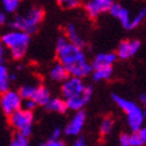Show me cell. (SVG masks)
Segmentation results:
<instances>
[{"label":"cell","instance_id":"1","mask_svg":"<svg viewBox=\"0 0 146 146\" xmlns=\"http://www.w3.org/2000/svg\"><path fill=\"white\" fill-rule=\"evenodd\" d=\"M56 57L69 76L84 78L90 75L93 67L83 48L70 43L62 36L56 40Z\"/></svg>","mask_w":146,"mask_h":146},{"label":"cell","instance_id":"2","mask_svg":"<svg viewBox=\"0 0 146 146\" xmlns=\"http://www.w3.org/2000/svg\"><path fill=\"white\" fill-rule=\"evenodd\" d=\"M61 95L70 111H82L93 96V87L86 84L83 78L68 76L61 83Z\"/></svg>","mask_w":146,"mask_h":146},{"label":"cell","instance_id":"3","mask_svg":"<svg viewBox=\"0 0 146 146\" xmlns=\"http://www.w3.org/2000/svg\"><path fill=\"white\" fill-rule=\"evenodd\" d=\"M0 40L13 60H21L27 52L29 45L31 43V35L11 29L1 35Z\"/></svg>","mask_w":146,"mask_h":146},{"label":"cell","instance_id":"4","mask_svg":"<svg viewBox=\"0 0 146 146\" xmlns=\"http://www.w3.org/2000/svg\"><path fill=\"white\" fill-rule=\"evenodd\" d=\"M43 19H44V11L39 6H31L24 13L16 14L10 20L9 25L14 30H20L32 35L38 30Z\"/></svg>","mask_w":146,"mask_h":146},{"label":"cell","instance_id":"5","mask_svg":"<svg viewBox=\"0 0 146 146\" xmlns=\"http://www.w3.org/2000/svg\"><path fill=\"white\" fill-rule=\"evenodd\" d=\"M112 99L121 111L126 114L127 125L132 132H137L143 127L145 121V111L137 102L128 100L119 94H112Z\"/></svg>","mask_w":146,"mask_h":146},{"label":"cell","instance_id":"6","mask_svg":"<svg viewBox=\"0 0 146 146\" xmlns=\"http://www.w3.org/2000/svg\"><path fill=\"white\" fill-rule=\"evenodd\" d=\"M9 121L10 125L17 131V133H20L21 135L26 138L31 135L33 121H35L33 112L20 108L14 113H12L11 115H9Z\"/></svg>","mask_w":146,"mask_h":146},{"label":"cell","instance_id":"7","mask_svg":"<svg viewBox=\"0 0 146 146\" xmlns=\"http://www.w3.org/2000/svg\"><path fill=\"white\" fill-rule=\"evenodd\" d=\"M18 92L20 94V96L23 98V100L30 99L37 106H44L51 98V93L49 88H46L43 84L26 83L21 86Z\"/></svg>","mask_w":146,"mask_h":146},{"label":"cell","instance_id":"8","mask_svg":"<svg viewBox=\"0 0 146 146\" xmlns=\"http://www.w3.org/2000/svg\"><path fill=\"white\" fill-rule=\"evenodd\" d=\"M21 104H23V98L20 96L18 90L10 88L0 94V108L7 116L20 109Z\"/></svg>","mask_w":146,"mask_h":146},{"label":"cell","instance_id":"9","mask_svg":"<svg viewBox=\"0 0 146 146\" xmlns=\"http://www.w3.org/2000/svg\"><path fill=\"white\" fill-rule=\"evenodd\" d=\"M140 48H141V42L139 39H134V38L123 39L116 48L115 55L120 60H129V58L134 57L139 52Z\"/></svg>","mask_w":146,"mask_h":146},{"label":"cell","instance_id":"10","mask_svg":"<svg viewBox=\"0 0 146 146\" xmlns=\"http://www.w3.org/2000/svg\"><path fill=\"white\" fill-rule=\"evenodd\" d=\"M113 3V0H87L84 3V11L88 17L95 19L108 12Z\"/></svg>","mask_w":146,"mask_h":146},{"label":"cell","instance_id":"11","mask_svg":"<svg viewBox=\"0 0 146 146\" xmlns=\"http://www.w3.org/2000/svg\"><path fill=\"white\" fill-rule=\"evenodd\" d=\"M87 115L83 111H77L71 116V119L67 123V126L64 128V134L69 137H76L82 132L84 127Z\"/></svg>","mask_w":146,"mask_h":146},{"label":"cell","instance_id":"12","mask_svg":"<svg viewBox=\"0 0 146 146\" xmlns=\"http://www.w3.org/2000/svg\"><path fill=\"white\" fill-rule=\"evenodd\" d=\"M108 12L111 13L112 17H114L119 21L125 30H128V31L131 30V19H132V16H131V12L128 9H126L121 4L113 3Z\"/></svg>","mask_w":146,"mask_h":146},{"label":"cell","instance_id":"13","mask_svg":"<svg viewBox=\"0 0 146 146\" xmlns=\"http://www.w3.org/2000/svg\"><path fill=\"white\" fill-rule=\"evenodd\" d=\"M118 57H116L115 52H111V51H106V52H99L93 57L90 61V64L93 69L95 68H102V67H113V64L116 62Z\"/></svg>","mask_w":146,"mask_h":146},{"label":"cell","instance_id":"14","mask_svg":"<svg viewBox=\"0 0 146 146\" xmlns=\"http://www.w3.org/2000/svg\"><path fill=\"white\" fill-rule=\"evenodd\" d=\"M64 37L70 43L76 44L81 48H84V45H86V40L82 37L81 32L78 31V27L75 23H68L64 26Z\"/></svg>","mask_w":146,"mask_h":146},{"label":"cell","instance_id":"15","mask_svg":"<svg viewBox=\"0 0 146 146\" xmlns=\"http://www.w3.org/2000/svg\"><path fill=\"white\" fill-rule=\"evenodd\" d=\"M69 75L67 70L64 69V67L60 63L56 62L50 67L49 69V78L52 82H57V83H62L65 78H67Z\"/></svg>","mask_w":146,"mask_h":146},{"label":"cell","instance_id":"16","mask_svg":"<svg viewBox=\"0 0 146 146\" xmlns=\"http://www.w3.org/2000/svg\"><path fill=\"white\" fill-rule=\"evenodd\" d=\"M46 111L49 112H54V113H65L67 112V105H65V101L62 98H52L51 96L49 99V101L43 106Z\"/></svg>","mask_w":146,"mask_h":146},{"label":"cell","instance_id":"17","mask_svg":"<svg viewBox=\"0 0 146 146\" xmlns=\"http://www.w3.org/2000/svg\"><path fill=\"white\" fill-rule=\"evenodd\" d=\"M92 78L94 82H104L107 81L112 77L113 75V67H102V68H95L93 69L92 72Z\"/></svg>","mask_w":146,"mask_h":146},{"label":"cell","instance_id":"18","mask_svg":"<svg viewBox=\"0 0 146 146\" xmlns=\"http://www.w3.org/2000/svg\"><path fill=\"white\" fill-rule=\"evenodd\" d=\"M10 86H11L10 71L4 62H0V94L10 89Z\"/></svg>","mask_w":146,"mask_h":146},{"label":"cell","instance_id":"19","mask_svg":"<svg viewBox=\"0 0 146 146\" xmlns=\"http://www.w3.org/2000/svg\"><path fill=\"white\" fill-rule=\"evenodd\" d=\"M21 4V0H0L1 9L6 14H13L16 13Z\"/></svg>","mask_w":146,"mask_h":146},{"label":"cell","instance_id":"20","mask_svg":"<svg viewBox=\"0 0 146 146\" xmlns=\"http://www.w3.org/2000/svg\"><path fill=\"white\" fill-rule=\"evenodd\" d=\"M113 127H114V120L111 118V116H105L100 122V128H99L100 134L102 137L108 135L113 131Z\"/></svg>","mask_w":146,"mask_h":146},{"label":"cell","instance_id":"21","mask_svg":"<svg viewBox=\"0 0 146 146\" xmlns=\"http://www.w3.org/2000/svg\"><path fill=\"white\" fill-rule=\"evenodd\" d=\"M145 18H146V9L143 7L131 19V30H134L138 26H140L143 24V21L145 20Z\"/></svg>","mask_w":146,"mask_h":146},{"label":"cell","instance_id":"22","mask_svg":"<svg viewBox=\"0 0 146 146\" xmlns=\"http://www.w3.org/2000/svg\"><path fill=\"white\" fill-rule=\"evenodd\" d=\"M56 1L64 10H74L81 5L82 0H56Z\"/></svg>","mask_w":146,"mask_h":146},{"label":"cell","instance_id":"23","mask_svg":"<svg viewBox=\"0 0 146 146\" xmlns=\"http://www.w3.org/2000/svg\"><path fill=\"white\" fill-rule=\"evenodd\" d=\"M128 139H129V146H144L146 143L144 139H141V137L138 133V131L128 134Z\"/></svg>","mask_w":146,"mask_h":146},{"label":"cell","instance_id":"24","mask_svg":"<svg viewBox=\"0 0 146 146\" xmlns=\"http://www.w3.org/2000/svg\"><path fill=\"white\" fill-rule=\"evenodd\" d=\"M10 146H29V138L21 135L20 133H17L13 137Z\"/></svg>","mask_w":146,"mask_h":146},{"label":"cell","instance_id":"25","mask_svg":"<svg viewBox=\"0 0 146 146\" xmlns=\"http://www.w3.org/2000/svg\"><path fill=\"white\" fill-rule=\"evenodd\" d=\"M37 107V105L35 104V102L30 99H26V100H23V104H21V108L26 109V111H31L33 112V109Z\"/></svg>","mask_w":146,"mask_h":146},{"label":"cell","instance_id":"26","mask_svg":"<svg viewBox=\"0 0 146 146\" xmlns=\"http://www.w3.org/2000/svg\"><path fill=\"white\" fill-rule=\"evenodd\" d=\"M38 146H64V143L62 140H48V141H44V143H40Z\"/></svg>","mask_w":146,"mask_h":146},{"label":"cell","instance_id":"27","mask_svg":"<svg viewBox=\"0 0 146 146\" xmlns=\"http://www.w3.org/2000/svg\"><path fill=\"white\" fill-rule=\"evenodd\" d=\"M61 135H62V129L60 127H55L50 134V139L51 140H58L61 138Z\"/></svg>","mask_w":146,"mask_h":146},{"label":"cell","instance_id":"28","mask_svg":"<svg viewBox=\"0 0 146 146\" xmlns=\"http://www.w3.org/2000/svg\"><path fill=\"white\" fill-rule=\"evenodd\" d=\"M120 146H129V139H128V133H122L119 138Z\"/></svg>","mask_w":146,"mask_h":146},{"label":"cell","instance_id":"29","mask_svg":"<svg viewBox=\"0 0 146 146\" xmlns=\"http://www.w3.org/2000/svg\"><path fill=\"white\" fill-rule=\"evenodd\" d=\"M6 48L4 46V44L0 40V62H4L5 61V56H6Z\"/></svg>","mask_w":146,"mask_h":146},{"label":"cell","instance_id":"30","mask_svg":"<svg viewBox=\"0 0 146 146\" xmlns=\"http://www.w3.org/2000/svg\"><path fill=\"white\" fill-rule=\"evenodd\" d=\"M6 23H7V14L3 11L1 7H0V26H3Z\"/></svg>","mask_w":146,"mask_h":146},{"label":"cell","instance_id":"31","mask_svg":"<svg viewBox=\"0 0 146 146\" xmlns=\"http://www.w3.org/2000/svg\"><path fill=\"white\" fill-rule=\"evenodd\" d=\"M74 146H88V144H87V141L83 137H78L74 143Z\"/></svg>","mask_w":146,"mask_h":146},{"label":"cell","instance_id":"32","mask_svg":"<svg viewBox=\"0 0 146 146\" xmlns=\"http://www.w3.org/2000/svg\"><path fill=\"white\" fill-rule=\"evenodd\" d=\"M140 101H141V102H144V104L146 102V94H145V93L140 94Z\"/></svg>","mask_w":146,"mask_h":146}]
</instances>
